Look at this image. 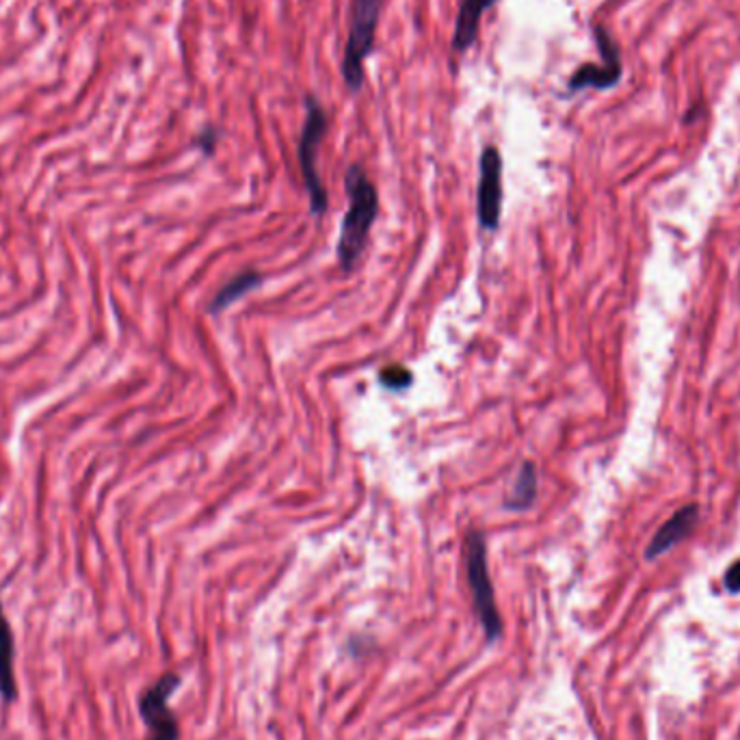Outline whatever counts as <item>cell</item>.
<instances>
[{
    "mask_svg": "<svg viewBox=\"0 0 740 740\" xmlns=\"http://www.w3.org/2000/svg\"><path fill=\"white\" fill-rule=\"evenodd\" d=\"M700 522V507L698 505H687L678 514H674L652 538V542L645 548V558L656 560L658 556L669 553L674 546L684 542L693 529Z\"/></svg>",
    "mask_w": 740,
    "mask_h": 740,
    "instance_id": "obj_8",
    "label": "cell"
},
{
    "mask_svg": "<svg viewBox=\"0 0 740 740\" xmlns=\"http://www.w3.org/2000/svg\"><path fill=\"white\" fill-rule=\"evenodd\" d=\"M345 188L349 195V208L341 225L336 251L341 267L351 271L369 245L370 227L379 212V193L360 165L349 168Z\"/></svg>",
    "mask_w": 740,
    "mask_h": 740,
    "instance_id": "obj_1",
    "label": "cell"
},
{
    "mask_svg": "<svg viewBox=\"0 0 740 740\" xmlns=\"http://www.w3.org/2000/svg\"><path fill=\"white\" fill-rule=\"evenodd\" d=\"M724 584H726V591H728V593H732V595L740 593V558H737V560L726 569Z\"/></svg>",
    "mask_w": 740,
    "mask_h": 740,
    "instance_id": "obj_14",
    "label": "cell"
},
{
    "mask_svg": "<svg viewBox=\"0 0 740 740\" xmlns=\"http://www.w3.org/2000/svg\"><path fill=\"white\" fill-rule=\"evenodd\" d=\"M498 0H461L457 20H455V30H453V50L457 54H464L479 37L481 20L488 9H492Z\"/></svg>",
    "mask_w": 740,
    "mask_h": 740,
    "instance_id": "obj_9",
    "label": "cell"
},
{
    "mask_svg": "<svg viewBox=\"0 0 740 740\" xmlns=\"http://www.w3.org/2000/svg\"><path fill=\"white\" fill-rule=\"evenodd\" d=\"M538 490H540L538 466L533 461H525L520 466V472L516 477V483H514L511 492L503 501V507L509 509V511H525V509H529L535 503Z\"/></svg>",
    "mask_w": 740,
    "mask_h": 740,
    "instance_id": "obj_10",
    "label": "cell"
},
{
    "mask_svg": "<svg viewBox=\"0 0 740 740\" xmlns=\"http://www.w3.org/2000/svg\"><path fill=\"white\" fill-rule=\"evenodd\" d=\"M262 284V275L258 271H245L240 275H236L234 280H230L210 301V312L219 314L223 312L227 306H232L236 299H240L243 295H247L249 291H256Z\"/></svg>",
    "mask_w": 740,
    "mask_h": 740,
    "instance_id": "obj_12",
    "label": "cell"
},
{
    "mask_svg": "<svg viewBox=\"0 0 740 740\" xmlns=\"http://www.w3.org/2000/svg\"><path fill=\"white\" fill-rule=\"evenodd\" d=\"M197 146H199V150H201L206 157H210V155L214 152V148H217V133H214V128L201 131V133L197 135Z\"/></svg>",
    "mask_w": 740,
    "mask_h": 740,
    "instance_id": "obj_15",
    "label": "cell"
},
{
    "mask_svg": "<svg viewBox=\"0 0 740 740\" xmlns=\"http://www.w3.org/2000/svg\"><path fill=\"white\" fill-rule=\"evenodd\" d=\"M595 44L602 54V63H587L580 65L567 81V89L571 94L584 89H610L621 81V54L615 39L608 35L606 28L595 26Z\"/></svg>",
    "mask_w": 740,
    "mask_h": 740,
    "instance_id": "obj_5",
    "label": "cell"
},
{
    "mask_svg": "<svg viewBox=\"0 0 740 740\" xmlns=\"http://www.w3.org/2000/svg\"><path fill=\"white\" fill-rule=\"evenodd\" d=\"M414 381L411 370L405 367H385L379 372V383L387 390H405Z\"/></svg>",
    "mask_w": 740,
    "mask_h": 740,
    "instance_id": "obj_13",
    "label": "cell"
},
{
    "mask_svg": "<svg viewBox=\"0 0 740 740\" xmlns=\"http://www.w3.org/2000/svg\"><path fill=\"white\" fill-rule=\"evenodd\" d=\"M325 135H328V113L317 98L308 96L306 120H304L297 152H299V168H301L304 185L310 195V210L314 217H323L328 212V190L319 174V148Z\"/></svg>",
    "mask_w": 740,
    "mask_h": 740,
    "instance_id": "obj_2",
    "label": "cell"
},
{
    "mask_svg": "<svg viewBox=\"0 0 740 740\" xmlns=\"http://www.w3.org/2000/svg\"><path fill=\"white\" fill-rule=\"evenodd\" d=\"M503 214V157L496 146H488L479 161L477 217L485 230H496Z\"/></svg>",
    "mask_w": 740,
    "mask_h": 740,
    "instance_id": "obj_7",
    "label": "cell"
},
{
    "mask_svg": "<svg viewBox=\"0 0 740 740\" xmlns=\"http://www.w3.org/2000/svg\"><path fill=\"white\" fill-rule=\"evenodd\" d=\"M466 574H468V584L472 591L477 617L488 639L496 641L503 632V621H501V613L496 606V595H494V587L490 578L485 535L477 529L468 531L466 535Z\"/></svg>",
    "mask_w": 740,
    "mask_h": 740,
    "instance_id": "obj_3",
    "label": "cell"
},
{
    "mask_svg": "<svg viewBox=\"0 0 740 740\" xmlns=\"http://www.w3.org/2000/svg\"><path fill=\"white\" fill-rule=\"evenodd\" d=\"M0 695L4 702L17 698V684L13 674V632L0 606Z\"/></svg>",
    "mask_w": 740,
    "mask_h": 740,
    "instance_id": "obj_11",
    "label": "cell"
},
{
    "mask_svg": "<svg viewBox=\"0 0 740 740\" xmlns=\"http://www.w3.org/2000/svg\"><path fill=\"white\" fill-rule=\"evenodd\" d=\"M181 687V678L176 674H165L157 680L139 700V713L150 728L148 740H178L181 728L178 719L170 708V698Z\"/></svg>",
    "mask_w": 740,
    "mask_h": 740,
    "instance_id": "obj_6",
    "label": "cell"
},
{
    "mask_svg": "<svg viewBox=\"0 0 740 740\" xmlns=\"http://www.w3.org/2000/svg\"><path fill=\"white\" fill-rule=\"evenodd\" d=\"M381 0H354L351 2V28L343 57V78L351 94H358L365 85V63L374 48L379 26Z\"/></svg>",
    "mask_w": 740,
    "mask_h": 740,
    "instance_id": "obj_4",
    "label": "cell"
}]
</instances>
